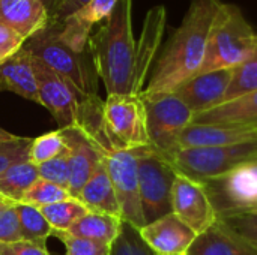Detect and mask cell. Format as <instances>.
I'll list each match as a JSON object with an SVG mask.
<instances>
[{"mask_svg":"<svg viewBox=\"0 0 257 255\" xmlns=\"http://www.w3.org/2000/svg\"><path fill=\"white\" fill-rule=\"evenodd\" d=\"M107 171L111 179L120 207L122 221L140 230L146 225L137 174V158L134 150L110 152L105 155Z\"/></svg>","mask_w":257,"mask_h":255,"instance_id":"11","label":"cell"},{"mask_svg":"<svg viewBox=\"0 0 257 255\" xmlns=\"http://www.w3.org/2000/svg\"><path fill=\"white\" fill-rule=\"evenodd\" d=\"M163 158L175 171L206 182L223 176L244 162L257 159V140L230 146L176 149Z\"/></svg>","mask_w":257,"mask_h":255,"instance_id":"6","label":"cell"},{"mask_svg":"<svg viewBox=\"0 0 257 255\" xmlns=\"http://www.w3.org/2000/svg\"><path fill=\"white\" fill-rule=\"evenodd\" d=\"M142 209L146 224L172 213L175 168L151 146L134 150Z\"/></svg>","mask_w":257,"mask_h":255,"instance_id":"8","label":"cell"},{"mask_svg":"<svg viewBox=\"0 0 257 255\" xmlns=\"http://www.w3.org/2000/svg\"><path fill=\"white\" fill-rule=\"evenodd\" d=\"M187 255H257V248L218 219L211 228L196 237Z\"/></svg>","mask_w":257,"mask_h":255,"instance_id":"19","label":"cell"},{"mask_svg":"<svg viewBox=\"0 0 257 255\" xmlns=\"http://www.w3.org/2000/svg\"><path fill=\"white\" fill-rule=\"evenodd\" d=\"M33 57V56H32ZM38 83V104L45 107L59 125V129L72 126L77 120L83 96L69 81L33 57Z\"/></svg>","mask_w":257,"mask_h":255,"instance_id":"12","label":"cell"},{"mask_svg":"<svg viewBox=\"0 0 257 255\" xmlns=\"http://www.w3.org/2000/svg\"><path fill=\"white\" fill-rule=\"evenodd\" d=\"M0 255H50L47 243L18 240L12 243H0Z\"/></svg>","mask_w":257,"mask_h":255,"instance_id":"38","label":"cell"},{"mask_svg":"<svg viewBox=\"0 0 257 255\" xmlns=\"http://www.w3.org/2000/svg\"><path fill=\"white\" fill-rule=\"evenodd\" d=\"M75 198L81 201L89 209V212L107 213V215L122 218L116 192H114L111 179L107 171L105 156L98 162L87 183L83 186V189L78 192Z\"/></svg>","mask_w":257,"mask_h":255,"instance_id":"22","label":"cell"},{"mask_svg":"<svg viewBox=\"0 0 257 255\" xmlns=\"http://www.w3.org/2000/svg\"><path fill=\"white\" fill-rule=\"evenodd\" d=\"M2 90L38 102V83L33 57L24 47L0 65V92Z\"/></svg>","mask_w":257,"mask_h":255,"instance_id":"20","label":"cell"},{"mask_svg":"<svg viewBox=\"0 0 257 255\" xmlns=\"http://www.w3.org/2000/svg\"><path fill=\"white\" fill-rule=\"evenodd\" d=\"M257 90V47L254 53L238 68L233 69L232 81L226 93L224 102L238 99Z\"/></svg>","mask_w":257,"mask_h":255,"instance_id":"28","label":"cell"},{"mask_svg":"<svg viewBox=\"0 0 257 255\" xmlns=\"http://www.w3.org/2000/svg\"><path fill=\"white\" fill-rule=\"evenodd\" d=\"M233 69H220L197 74L182 86H179L175 93L187 104L194 116L208 111L224 102L226 93L232 81Z\"/></svg>","mask_w":257,"mask_h":255,"instance_id":"14","label":"cell"},{"mask_svg":"<svg viewBox=\"0 0 257 255\" xmlns=\"http://www.w3.org/2000/svg\"><path fill=\"white\" fill-rule=\"evenodd\" d=\"M172 213L196 236L205 233L218 221L215 206L205 182L178 171L172 188Z\"/></svg>","mask_w":257,"mask_h":255,"instance_id":"10","label":"cell"},{"mask_svg":"<svg viewBox=\"0 0 257 255\" xmlns=\"http://www.w3.org/2000/svg\"><path fill=\"white\" fill-rule=\"evenodd\" d=\"M254 140H257V126L253 125H218L193 122L181 134L178 140V149L230 146Z\"/></svg>","mask_w":257,"mask_h":255,"instance_id":"17","label":"cell"},{"mask_svg":"<svg viewBox=\"0 0 257 255\" xmlns=\"http://www.w3.org/2000/svg\"><path fill=\"white\" fill-rule=\"evenodd\" d=\"M23 47L35 59L69 81L83 96L98 95L99 77L90 45L84 51H75L63 44L59 38V23L50 21L47 27L30 36Z\"/></svg>","mask_w":257,"mask_h":255,"instance_id":"3","label":"cell"},{"mask_svg":"<svg viewBox=\"0 0 257 255\" xmlns=\"http://www.w3.org/2000/svg\"><path fill=\"white\" fill-rule=\"evenodd\" d=\"M139 233L154 255L187 254L197 237L173 213L146 224Z\"/></svg>","mask_w":257,"mask_h":255,"instance_id":"16","label":"cell"},{"mask_svg":"<svg viewBox=\"0 0 257 255\" xmlns=\"http://www.w3.org/2000/svg\"><path fill=\"white\" fill-rule=\"evenodd\" d=\"M122 225L123 221L119 216L98 213V212H87L68 230V233L75 237H83L105 245H113L120 234Z\"/></svg>","mask_w":257,"mask_h":255,"instance_id":"24","label":"cell"},{"mask_svg":"<svg viewBox=\"0 0 257 255\" xmlns=\"http://www.w3.org/2000/svg\"><path fill=\"white\" fill-rule=\"evenodd\" d=\"M218 218L257 210V159L205 182Z\"/></svg>","mask_w":257,"mask_h":255,"instance_id":"9","label":"cell"},{"mask_svg":"<svg viewBox=\"0 0 257 255\" xmlns=\"http://www.w3.org/2000/svg\"><path fill=\"white\" fill-rule=\"evenodd\" d=\"M53 236L63 243V255H110L111 252V245H105L83 237H75L68 231H54Z\"/></svg>","mask_w":257,"mask_h":255,"instance_id":"31","label":"cell"},{"mask_svg":"<svg viewBox=\"0 0 257 255\" xmlns=\"http://www.w3.org/2000/svg\"><path fill=\"white\" fill-rule=\"evenodd\" d=\"M39 179L54 183L60 188L68 189L69 186V167H68V150L65 149L56 158L36 165ZM69 192V191H68Z\"/></svg>","mask_w":257,"mask_h":255,"instance_id":"33","label":"cell"},{"mask_svg":"<svg viewBox=\"0 0 257 255\" xmlns=\"http://www.w3.org/2000/svg\"><path fill=\"white\" fill-rule=\"evenodd\" d=\"M164 27H166V8L161 5L151 8L146 14L142 35L137 42L136 87L139 95L145 89V80L148 78V74H151L152 65L158 56Z\"/></svg>","mask_w":257,"mask_h":255,"instance_id":"18","label":"cell"},{"mask_svg":"<svg viewBox=\"0 0 257 255\" xmlns=\"http://www.w3.org/2000/svg\"><path fill=\"white\" fill-rule=\"evenodd\" d=\"M196 123L257 126V90L194 116Z\"/></svg>","mask_w":257,"mask_h":255,"instance_id":"23","label":"cell"},{"mask_svg":"<svg viewBox=\"0 0 257 255\" xmlns=\"http://www.w3.org/2000/svg\"><path fill=\"white\" fill-rule=\"evenodd\" d=\"M89 45L107 95H139L137 42L133 35V0H119L111 15L90 35Z\"/></svg>","mask_w":257,"mask_h":255,"instance_id":"2","label":"cell"},{"mask_svg":"<svg viewBox=\"0 0 257 255\" xmlns=\"http://www.w3.org/2000/svg\"><path fill=\"white\" fill-rule=\"evenodd\" d=\"M184 255H187V254H184Z\"/></svg>","mask_w":257,"mask_h":255,"instance_id":"44","label":"cell"},{"mask_svg":"<svg viewBox=\"0 0 257 255\" xmlns=\"http://www.w3.org/2000/svg\"><path fill=\"white\" fill-rule=\"evenodd\" d=\"M110 255H154V252L146 246L139 230L123 222L119 237L111 245Z\"/></svg>","mask_w":257,"mask_h":255,"instance_id":"32","label":"cell"},{"mask_svg":"<svg viewBox=\"0 0 257 255\" xmlns=\"http://www.w3.org/2000/svg\"><path fill=\"white\" fill-rule=\"evenodd\" d=\"M15 207L20 221L21 240L47 243V239L53 236V228L42 216L41 210L23 203H15Z\"/></svg>","mask_w":257,"mask_h":255,"instance_id":"27","label":"cell"},{"mask_svg":"<svg viewBox=\"0 0 257 255\" xmlns=\"http://www.w3.org/2000/svg\"><path fill=\"white\" fill-rule=\"evenodd\" d=\"M102 132L108 152L149 147L146 110L140 95H107L102 107Z\"/></svg>","mask_w":257,"mask_h":255,"instance_id":"5","label":"cell"},{"mask_svg":"<svg viewBox=\"0 0 257 255\" xmlns=\"http://www.w3.org/2000/svg\"><path fill=\"white\" fill-rule=\"evenodd\" d=\"M119 0H89L59 23V38L75 51L89 48V39L96 24L104 23Z\"/></svg>","mask_w":257,"mask_h":255,"instance_id":"15","label":"cell"},{"mask_svg":"<svg viewBox=\"0 0 257 255\" xmlns=\"http://www.w3.org/2000/svg\"><path fill=\"white\" fill-rule=\"evenodd\" d=\"M221 0H191L181 24L160 50L143 95L170 93L196 77L203 65L208 39Z\"/></svg>","mask_w":257,"mask_h":255,"instance_id":"1","label":"cell"},{"mask_svg":"<svg viewBox=\"0 0 257 255\" xmlns=\"http://www.w3.org/2000/svg\"><path fill=\"white\" fill-rule=\"evenodd\" d=\"M21 240L20 221L15 203L6 201L0 207V243H12Z\"/></svg>","mask_w":257,"mask_h":255,"instance_id":"35","label":"cell"},{"mask_svg":"<svg viewBox=\"0 0 257 255\" xmlns=\"http://www.w3.org/2000/svg\"><path fill=\"white\" fill-rule=\"evenodd\" d=\"M17 137H18V135H14V134L8 132L6 129L0 128V143H6V141H11V140H14V138H17Z\"/></svg>","mask_w":257,"mask_h":255,"instance_id":"41","label":"cell"},{"mask_svg":"<svg viewBox=\"0 0 257 255\" xmlns=\"http://www.w3.org/2000/svg\"><path fill=\"white\" fill-rule=\"evenodd\" d=\"M257 33L235 3L223 2L208 39L206 54L199 74L235 69L256 50Z\"/></svg>","mask_w":257,"mask_h":255,"instance_id":"4","label":"cell"},{"mask_svg":"<svg viewBox=\"0 0 257 255\" xmlns=\"http://www.w3.org/2000/svg\"><path fill=\"white\" fill-rule=\"evenodd\" d=\"M27 39L17 30L0 23V65L20 51Z\"/></svg>","mask_w":257,"mask_h":255,"instance_id":"36","label":"cell"},{"mask_svg":"<svg viewBox=\"0 0 257 255\" xmlns=\"http://www.w3.org/2000/svg\"><path fill=\"white\" fill-rule=\"evenodd\" d=\"M39 210L42 216L47 219V222L51 225L53 233L68 231L81 216H84L89 212V209L74 197L63 200L60 203H56V204L41 207Z\"/></svg>","mask_w":257,"mask_h":255,"instance_id":"26","label":"cell"},{"mask_svg":"<svg viewBox=\"0 0 257 255\" xmlns=\"http://www.w3.org/2000/svg\"><path fill=\"white\" fill-rule=\"evenodd\" d=\"M89 0H63V3L60 5L59 11L56 12L54 18L50 20V21H56V23H60L63 21L68 15H71L74 11H77L78 8H81L84 3H87Z\"/></svg>","mask_w":257,"mask_h":255,"instance_id":"39","label":"cell"},{"mask_svg":"<svg viewBox=\"0 0 257 255\" xmlns=\"http://www.w3.org/2000/svg\"><path fill=\"white\" fill-rule=\"evenodd\" d=\"M6 201H8V200H3V198H0V207H2V206H3V204L6 203Z\"/></svg>","mask_w":257,"mask_h":255,"instance_id":"43","label":"cell"},{"mask_svg":"<svg viewBox=\"0 0 257 255\" xmlns=\"http://www.w3.org/2000/svg\"><path fill=\"white\" fill-rule=\"evenodd\" d=\"M32 138L17 137L11 141L0 143V174L11 165L27 161Z\"/></svg>","mask_w":257,"mask_h":255,"instance_id":"34","label":"cell"},{"mask_svg":"<svg viewBox=\"0 0 257 255\" xmlns=\"http://www.w3.org/2000/svg\"><path fill=\"white\" fill-rule=\"evenodd\" d=\"M140 96L146 110L151 147L166 156L178 149V140L193 123L194 114L175 92Z\"/></svg>","mask_w":257,"mask_h":255,"instance_id":"7","label":"cell"},{"mask_svg":"<svg viewBox=\"0 0 257 255\" xmlns=\"http://www.w3.org/2000/svg\"><path fill=\"white\" fill-rule=\"evenodd\" d=\"M66 149L62 131H51L42 134L36 138H32L30 150H29V161L35 165L44 164L57 155H60Z\"/></svg>","mask_w":257,"mask_h":255,"instance_id":"29","label":"cell"},{"mask_svg":"<svg viewBox=\"0 0 257 255\" xmlns=\"http://www.w3.org/2000/svg\"><path fill=\"white\" fill-rule=\"evenodd\" d=\"M68 198H71V194L68 192V189L60 188L54 183L45 182L42 179H38L29 188V191L24 194V197L21 198L20 203L41 209V207H45L50 204L60 203V201L68 200Z\"/></svg>","mask_w":257,"mask_h":255,"instance_id":"30","label":"cell"},{"mask_svg":"<svg viewBox=\"0 0 257 255\" xmlns=\"http://www.w3.org/2000/svg\"><path fill=\"white\" fill-rule=\"evenodd\" d=\"M38 179V168L29 159L11 165L0 174V198L11 203H20Z\"/></svg>","mask_w":257,"mask_h":255,"instance_id":"25","label":"cell"},{"mask_svg":"<svg viewBox=\"0 0 257 255\" xmlns=\"http://www.w3.org/2000/svg\"><path fill=\"white\" fill-rule=\"evenodd\" d=\"M0 23L29 39L47 27L50 17L39 0H0Z\"/></svg>","mask_w":257,"mask_h":255,"instance_id":"21","label":"cell"},{"mask_svg":"<svg viewBox=\"0 0 257 255\" xmlns=\"http://www.w3.org/2000/svg\"><path fill=\"white\" fill-rule=\"evenodd\" d=\"M39 2H41V3L44 5V8L47 9L50 20H53V18H54L56 12L59 11L60 5L63 3V0H39Z\"/></svg>","mask_w":257,"mask_h":255,"instance_id":"40","label":"cell"},{"mask_svg":"<svg viewBox=\"0 0 257 255\" xmlns=\"http://www.w3.org/2000/svg\"><path fill=\"white\" fill-rule=\"evenodd\" d=\"M218 219H221L224 224H227L230 228H233L239 234L257 233V210L245 212V213L226 215Z\"/></svg>","mask_w":257,"mask_h":255,"instance_id":"37","label":"cell"},{"mask_svg":"<svg viewBox=\"0 0 257 255\" xmlns=\"http://www.w3.org/2000/svg\"><path fill=\"white\" fill-rule=\"evenodd\" d=\"M62 135L68 150L69 167V186L71 197H77L83 186L87 183L98 162L107 155L104 153L80 128L68 126L62 128Z\"/></svg>","mask_w":257,"mask_h":255,"instance_id":"13","label":"cell"},{"mask_svg":"<svg viewBox=\"0 0 257 255\" xmlns=\"http://www.w3.org/2000/svg\"><path fill=\"white\" fill-rule=\"evenodd\" d=\"M248 242H251L257 248V233H248V234H242Z\"/></svg>","mask_w":257,"mask_h":255,"instance_id":"42","label":"cell"}]
</instances>
